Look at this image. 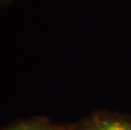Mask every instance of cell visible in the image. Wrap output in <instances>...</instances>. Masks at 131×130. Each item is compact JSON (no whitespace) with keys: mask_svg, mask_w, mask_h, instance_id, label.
I'll return each mask as SVG.
<instances>
[{"mask_svg":"<svg viewBox=\"0 0 131 130\" xmlns=\"http://www.w3.org/2000/svg\"><path fill=\"white\" fill-rule=\"evenodd\" d=\"M77 130H131V117L111 114L96 115L86 120Z\"/></svg>","mask_w":131,"mask_h":130,"instance_id":"6da1fadb","label":"cell"},{"mask_svg":"<svg viewBox=\"0 0 131 130\" xmlns=\"http://www.w3.org/2000/svg\"><path fill=\"white\" fill-rule=\"evenodd\" d=\"M0 130H74L71 127L57 125L43 117H32L30 119L16 122Z\"/></svg>","mask_w":131,"mask_h":130,"instance_id":"7a4b0ae2","label":"cell"},{"mask_svg":"<svg viewBox=\"0 0 131 130\" xmlns=\"http://www.w3.org/2000/svg\"><path fill=\"white\" fill-rule=\"evenodd\" d=\"M13 1L14 0H0V7H3V8L7 7L8 5H9L10 3Z\"/></svg>","mask_w":131,"mask_h":130,"instance_id":"3957f363","label":"cell"}]
</instances>
